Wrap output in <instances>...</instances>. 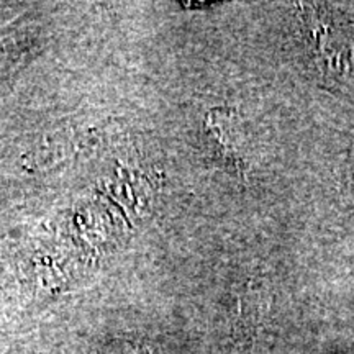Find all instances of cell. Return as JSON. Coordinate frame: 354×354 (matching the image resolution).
<instances>
[{
	"instance_id": "obj_1",
	"label": "cell",
	"mask_w": 354,
	"mask_h": 354,
	"mask_svg": "<svg viewBox=\"0 0 354 354\" xmlns=\"http://www.w3.org/2000/svg\"><path fill=\"white\" fill-rule=\"evenodd\" d=\"M205 135L212 149L240 176L246 174V135L236 113L228 109L212 110L205 120Z\"/></svg>"
}]
</instances>
